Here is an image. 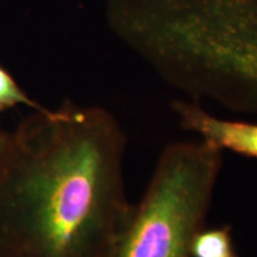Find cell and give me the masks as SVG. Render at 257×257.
I'll list each match as a JSON object with an SVG mask.
<instances>
[{
    "label": "cell",
    "mask_w": 257,
    "mask_h": 257,
    "mask_svg": "<svg viewBox=\"0 0 257 257\" xmlns=\"http://www.w3.org/2000/svg\"><path fill=\"white\" fill-rule=\"evenodd\" d=\"M172 110L181 128L200 136L208 146L257 160V123L221 119L197 100H175Z\"/></svg>",
    "instance_id": "obj_4"
},
{
    "label": "cell",
    "mask_w": 257,
    "mask_h": 257,
    "mask_svg": "<svg viewBox=\"0 0 257 257\" xmlns=\"http://www.w3.org/2000/svg\"><path fill=\"white\" fill-rule=\"evenodd\" d=\"M227 257H238V256H237L236 252H234V253H232V255H230V256H227Z\"/></svg>",
    "instance_id": "obj_8"
},
{
    "label": "cell",
    "mask_w": 257,
    "mask_h": 257,
    "mask_svg": "<svg viewBox=\"0 0 257 257\" xmlns=\"http://www.w3.org/2000/svg\"><path fill=\"white\" fill-rule=\"evenodd\" d=\"M126 135L100 106L32 111L0 157V257H107L126 221Z\"/></svg>",
    "instance_id": "obj_1"
},
{
    "label": "cell",
    "mask_w": 257,
    "mask_h": 257,
    "mask_svg": "<svg viewBox=\"0 0 257 257\" xmlns=\"http://www.w3.org/2000/svg\"><path fill=\"white\" fill-rule=\"evenodd\" d=\"M221 167L223 152L202 141L167 146L107 257H191Z\"/></svg>",
    "instance_id": "obj_3"
},
{
    "label": "cell",
    "mask_w": 257,
    "mask_h": 257,
    "mask_svg": "<svg viewBox=\"0 0 257 257\" xmlns=\"http://www.w3.org/2000/svg\"><path fill=\"white\" fill-rule=\"evenodd\" d=\"M234 253L230 226L201 229L191 245V257H227Z\"/></svg>",
    "instance_id": "obj_5"
},
{
    "label": "cell",
    "mask_w": 257,
    "mask_h": 257,
    "mask_svg": "<svg viewBox=\"0 0 257 257\" xmlns=\"http://www.w3.org/2000/svg\"><path fill=\"white\" fill-rule=\"evenodd\" d=\"M115 36L192 100L257 113V0H104Z\"/></svg>",
    "instance_id": "obj_2"
},
{
    "label": "cell",
    "mask_w": 257,
    "mask_h": 257,
    "mask_svg": "<svg viewBox=\"0 0 257 257\" xmlns=\"http://www.w3.org/2000/svg\"><path fill=\"white\" fill-rule=\"evenodd\" d=\"M9 138H10V133L5 131L4 128L0 126V157L3 156V154L5 152L6 146H8V142H9Z\"/></svg>",
    "instance_id": "obj_7"
},
{
    "label": "cell",
    "mask_w": 257,
    "mask_h": 257,
    "mask_svg": "<svg viewBox=\"0 0 257 257\" xmlns=\"http://www.w3.org/2000/svg\"><path fill=\"white\" fill-rule=\"evenodd\" d=\"M18 106H27L32 111H41L46 106L31 99L19 86L11 73L0 66V112H4Z\"/></svg>",
    "instance_id": "obj_6"
}]
</instances>
